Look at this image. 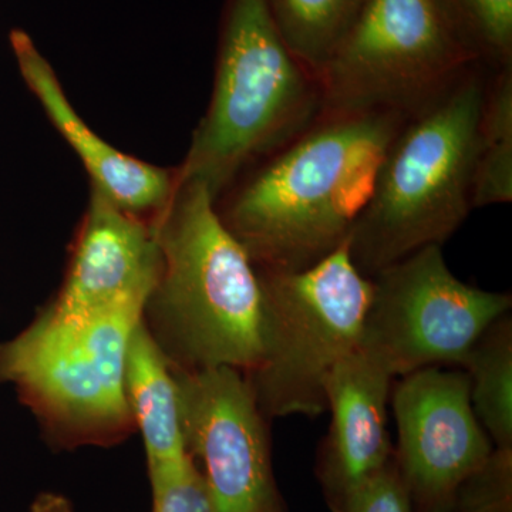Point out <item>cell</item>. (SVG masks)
Here are the masks:
<instances>
[{
    "label": "cell",
    "mask_w": 512,
    "mask_h": 512,
    "mask_svg": "<svg viewBox=\"0 0 512 512\" xmlns=\"http://www.w3.org/2000/svg\"><path fill=\"white\" fill-rule=\"evenodd\" d=\"M153 512H215L194 458L180 470L150 478Z\"/></svg>",
    "instance_id": "d6986e66"
},
{
    "label": "cell",
    "mask_w": 512,
    "mask_h": 512,
    "mask_svg": "<svg viewBox=\"0 0 512 512\" xmlns=\"http://www.w3.org/2000/svg\"><path fill=\"white\" fill-rule=\"evenodd\" d=\"M123 380L128 409L146 447L148 477L163 476L190 463L177 384L141 319L128 340Z\"/></svg>",
    "instance_id": "5bb4252c"
},
{
    "label": "cell",
    "mask_w": 512,
    "mask_h": 512,
    "mask_svg": "<svg viewBox=\"0 0 512 512\" xmlns=\"http://www.w3.org/2000/svg\"><path fill=\"white\" fill-rule=\"evenodd\" d=\"M276 28L308 69L318 76L365 9L367 0H266Z\"/></svg>",
    "instance_id": "e0dca14e"
},
{
    "label": "cell",
    "mask_w": 512,
    "mask_h": 512,
    "mask_svg": "<svg viewBox=\"0 0 512 512\" xmlns=\"http://www.w3.org/2000/svg\"><path fill=\"white\" fill-rule=\"evenodd\" d=\"M256 272L262 352L242 375L266 420L319 416L330 372L359 348L372 281L357 271L348 242L303 271Z\"/></svg>",
    "instance_id": "8992f818"
},
{
    "label": "cell",
    "mask_w": 512,
    "mask_h": 512,
    "mask_svg": "<svg viewBox=\"0 0 512 512\" xmlns=\"http://www.w3.org/2000/svg\"><path fill=\"white\" fill-rule=\"evenodd\" d=\"M160 268L150 220L93 187L62 286L42 309L57 318L86 319L130 303L146 305Z\"/></svg>",
    "instance_id": "8fae6325"
},
{
    "label": "cell",
    "mask_w": 512,
    "mask_h": 512,
    "mask_svg": "<svg viewBox=\"0 0 512 512\" xmlns=\"http://www.w3.org/2000/svg\"><path fill=\"white\" fill-rule=\"evenodd\" d=\"M338 512H412V500L393 461L343 495Z\"/></svg>",
    "instance_id": "ffe728a7"
},
{
    "label": "cell",
    "mask_w": 512,
    "mask_h": 512,
    "mask_svg": "<svg viewBox=\"0 0 512 512\" xmlns=\"http://www.w3.org/2000/svg\"><path fill=\"white\" fill-rule=\"evenodd\" d=\"M407 116L323 111L301 136L241 175L215 201L258 271L311 268L348 241L387 147Z\"/></svg>",
    "instance_id": "6da1fadb"
},
{
    "label": "cell",
    "mask_w": 512,
    "mask_h": 512,
    "mask_svg": "<svg viewBox=\"0 0 512 512\" xmlns=\"http://www.w3.org/2000/svg\"><path fill=\"white\" fill-rule=\"evenodd\" d=\"M491 70L473 64L409 114L387 147L348 238L366 278L430 245L443 247L473 210L478 123Z\"/></svg>",
    "instance_id": "3957f363"
},
{
    "label": "cell",
    "mask_w": 512,
    "mask_h": 512,
    "mask_svg": "<svg viewBox=\"0 0 512 512\" xmlns=\"http://www.w3.org/2000/svg\"><path fill=\"white\" fill-rule=\"evenodd\" d=\"M170 370L185 444L204 467L215 512H278L269 421L244 375L231 367Z\"/></svg>",
    "instance_id": "9c48e42d"
},
{
    "label": "cell",
    "mask_w": 512,
    "mask_h": 512,
    "mask_svg": "<svg viewBox=\"0 0 512 512\" xmlns=\"http://www.w3.org/2000/svg\"><path fill=\"white\" fill-rule=\"evenodd\" d=\"M10 45L23 80L39 99L53 126L82 160L93 187L123 210L150 220L173 192L174 171L126 156L97 136L73 109L55 70L28 33L13 30Z\"/></svg>",
    "instance_id": "4fadbf2b"
},
{
    "label": "cell",
    "mask_w": 512,
    "mask_h": 512,
    "mask_svg": "<svg viewBox=\"0 0 512 512\" xmlns=\"http://www.w3.org/2000/svg\"><path fill=\"white\" fill-rule=\"evenodd\" d=\"M322 113L318 76L286 45L268 2L228 0L210 106L174 180L201 181L217 201Z\"/></svg>",
    "instance_id": "277c9868"
},
{
    "label": "cell",
    "mask_w": 512,
    "mask_h": 512,
    "mask_svg": "<svg viewBox=\"0 0 512 512\" xmlns=\"http://www.w3.org/2000/svg\"><path fill=\"white\" fill-rule=\"evenodd\" d=\"M359 349L396 379L424 367L456 365L477 339L510 313V293L460 281L439 245L377 272Z\"/></svg>",
    "instance_id": "ba28073f"
},
{
    "label": "cell",
    "mask_w": 512,
    "mask_h": 512,
    "mask_svg": "<svg viewBox=\"0 0 512 512\" xmlns=\"http://www.w3.org/2000/svg\"><path fill=\"white\" fill-rule=\"evenodd\" d=\"M512 201V66L494 70L478 123L474 208Z\"/></svg>",
    "instance_id": "2e32d148"
},
{
    "label": "cell",
    "mask_w": 512,
    "mask_h": 512,
    "mask_svg": "<svg viewBox=\"0 0 512 512\" xmlns=\"http://www.w3.org/2000/svg\"><path fill=\"white\" fill-rule=\"evenodd\" d=\"M478 421L494 448L512 450V318L495 320L461 363Z\"/></svg>",
    "instance_id": "9a60e30c"
},
{
    "label": "cell",
    "mask_w": 512,
    "mask_h": 512,
    "mask_svg": "<svg viewBox=\"0 0 512 512\" xmlns=\"http://www.w3.org/2000/svg\"><path fill=\"white\" fill-rule=\"evenodd\" d=\"M390 404L397 426V473L429 512L453 505L458 487L494 451L478 421L464 370L424 367L400 377Z\"/></svg>",
    "instance_id": "30bf717a"
},
{
    "label": "cell",
    "mask_w": 512,
    "mask_h": 512,
    "mask_svg": "<svg viewBox=\"0 0 512 512\" xmlns=\"http://www.w3.org/2000/svg\"><path fill=\"white\" fill-rule=\"evenodd\" d=\"M143 309L130 303L86 319L40 309L15 338L0 343V383L15 389L50 447H113L136 433L123 375Z\"/></svg>",
    "instance_id": "5b68a950"
},
{
    "label": "cell",
    "mask_w": 512,
    "mask_h": 512,
    "mask_svg": "<svg viewBox=\"0 0 512 512\" xmlns=\"http://www.w3.org/2000/svg\"><path fill=\"white\" fill-rule=\"evenodd\" d=\"M473 64L436 0H367L318 73L323 111L409 116Z\"/></svg>",
    "instance_id": "52a82bcc"
},
{
    "label": "cell",
    "mask_w": 512,
    "mask_h": 512,
    "mask_svg": "<svg viewBox=\"0 0 512 512\" xmlns=\"http://www.w3.org/2000/svg\"><path fill=\"white\" fill-rule=\"evenodd\" d=\"M150 222L161 268L141 320L170 369H254L262 352L261 282L207 185L174 180Z\"/></svg>",
    "instance_id": "7a4b0ae2"
},
{
    "label": "cell",
    "mask_w": 512,
    "mask_h": 512,
    "mask_svg": "<svg viewBox=\"0 0 512 512\" xmlns=\"http://www.w3.org/2000/svg\"><path fill=\"white\" fill-rule=\"evenodd\" d=\"M394 377L357 348L326 380L332 423L323 447V476L338 501L393 461L387 407Z\"/></svg>",
    "instance_id": "7c38bea8"
},
{
    "label": "cell",
    "mask_w": 512,
    "mask_h": 512,
    "mask_svg": "<svg viewBox=\"0 0 512 512\" xmlns=\"http://www.w3.org/2000/svg\"><path fill=\"white\" fill-rule=\"evenodd\" d=\"M30 512H73V508L62 495L43 493L36 498Z\"/></svg>",
    "instance_id": "44dd1931"
},
{
    "label": "cell",
    "mask_w": 512,
    "mask_h": 512,
    "mask_svg": "<svg viewBox=\"0 0 512 512\" xmlns=\"http://www.w3.org/2000/svg\"><path fill=\"white\" fill-rule=\"evenodd\" d=\"M458 45L485 69L512 66V0H436Z\"/></svg>",
    "instance_id": "ac0fdd59"
}]
</instances>
